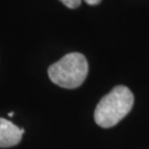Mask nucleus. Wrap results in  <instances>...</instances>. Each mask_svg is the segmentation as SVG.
<instances>
[{
    "label": "nucleus",
    "instance_id": "obj_1",
    "mask_svg": "<svg viewBox=\"0 0 149 149\" xmlns=\"http://www.w3.org/2000/svg\"><path fill=\"white\" fill-rule=\"evenodd\" d=\"M134 95L128 87H114L97 104L94 113L95 123L103 128H111L122 120L132 111Z\"/></svg>",
    "mask_w": 149,
    "mask_h": 149
},
{
    "label": "nucleus",
    "instance_id": "obj_2",
    "mask_svg": "<svg viewBox=\"0 0 149 149\" xmlns=\"http://www.w3.org/2000/svg\"><path fill=\"white\" fill-rule=\"evenodd\" d=\"M88 73V63L81 53L73 52L64 55L48 70L50 80L63 88H76L83 84Z\"/></svg>",
    "mask_w": 149,
    "mask_h": 149
},
{
    "label": "nucleus",
    "instance_id": "obj_3",
    "mask_svg": "<svg viewBox=\"0 0 149 149\" xmlns=\"http://www.w3.org/2000/svg\"><path fill=\"white\" fill-rule=\"evenodd\" d=\"M23 133V128H19L13 123L5 118H0V148L18 145L21 140Z\"/></svg>",
    "mask_w": 149,
    "mask_h": 149
},
{
    "label": "nucleus",
    "instance_id": "obj_4",
    "mask_svg": "<svg viewBox=\"0 0 149 149\" xmlns=\"http://www.w3.org/2000/svg\"><path fill=\"white\" fill-rule=\"evenodd\" d=\"M60 1L70 9L79 8L81 6V2H82V0H60Z\"/></svg>",
    "mask_w": 149,
    "mask_h": 149
},
{
    "label": "nucleus",
    "instance_id": "obj_5",
    "mask_svg": "<svg viewBox=\"0 0 149 149\" xmlns=\"http://www.w3.org/2000/svg\"><path fill=\"white\" fill-rule=\"evenodd\" d=\"M87 5H91V6H95V5H98L100 2H101L102 0H84Z\"/></svg>",
    "mask_w": 149,
    "mask_h": 149
},
{
    "label": "nucleus",
    "instance_id": "obj_6",
    "mask_svg": "<svg viewBox=\"0 0 149 149\" xmlns=\"http://www.w3.org/2000/svg\"><path fill=\"white\" fill-rule=\"evenodd\" d=\"M9 116H10V117H11V116H13V113H12V112L9 113Z\"/></svg>",
    "mask_w": 149,
    "mask_h": 149
}]
</instances>
